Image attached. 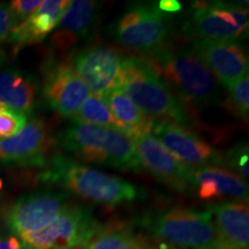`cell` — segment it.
Instances as JSON below:
<instances>
[{"label":"cell","mask_w":249,"mask_h":249,"mask_svg":"<svg viewBox=\"0 0 249 249\" xmlns=\"http://www.w3.org/2000/svg\"><path fill=\"white\" fill-rule=\"evenodd\" d=\"M120 89L155 120L179 124V126L191 124L182 103L142 58H124Z\"/></svg>","instance_id":"277c9868"},{"label":"cell","mask_w":249,"mask_h":249,"mask_svg":"<svg viewBox=\"0 0 249 249\" xmlns=\"http://www.w3.org/2000/svg\"><path fill=\"white\" fill-rule=\"evenodd\" d=\"M40 5L42 0H13L9 2L8 6L17 24H18L35 13Z\"/></svg>","instance_id":"4316f807"},{"label":"cell","mask_w":249,"mask_h":249,"mask_svg":"<svg viewBox=\"0 0 249 249\" xmlns=\"http://www.w3.org/2000/svg\"><path fill=\"white\" fill-rule=\"evenodd\" d=\"M141 58L182 104L201 105L217 98L216 77L192 51L161 45Z\"/></svg>","instance_id":"6da1fadb"},{"label":"cell","mask_w":249,"mask_h":249,"mask_svg":"<svg viewBox=\"0 0 249 249\" xmlns=\"http://www.w3.org/2000/svg\"><path fill=\"white\" fill-rule=\"evenodd\" d=\"M112 34L121 46L145 54L164 44L170 24L157 5L135 4L121 15Z\"/></svg>","instance_id":"52a82bcc"},{"label":"cell","mask_w":249,"mask_h":249,"mask_svg":"<svg viewBox=\"0 0 249 249\" xmlns=\"http://www.w3.org/2000/svg\"><path fill=\"white\" fill-rule=\"evenodd\" d=\"M187 22L194 38L235 40L248 29V11L226 2H195Z\"/></svg>","instance_id":"ba28073f"},{"label":"cell","mask_w":249,"mask_h":249,"mask_svg":"<svg viewBox=\"0 0 249 249\" xmlns=\"http://www.w3.org/2000/svg\"><path fill=\"white\" fill-rule=\"evenodd\" d=\"M42 179L62 186L86 200L107 205L142 200L145 196L144 188L64 156L52 158L49 167L42 174Z\"/></svg>","instance_id":"7a4b0ae2"},{"label":"cell","mask_w":249,"mask_h":249,"mask_svg":"<svg viewBox=\"0 0 249 249\" xmlns=\"http://www.w3.org/2000/svg\"><path fill=\"white\" fill-rule=\"evenodd\" d=\"M98 7L97 2L91 0L71 1L52 34L51 45L60 51H67L87 38L97 23Z\"/></svg>","instance_id":"e0dca14e"},{"label":"cell","mask_w":249,"mask_h":249,"mask_svg":"<svg viewBox=\"0 0 249 249\" xmlns=\"http://www.w3.org/2000/svg\"><path fill=\"white\" fill-rule=\"evenodd\" d=\"M43 95L58 114L73 118L91 95L70 61H49L44 70Z\"/></svg>","instance_id":"8fae6325"},{"label":"cell","mask_w":249,"mask_h":249,"mask_svg":"<svg viewBox=\"0 0 249 249\" xmlns=\"http://www.w3.org/2000/svg\"><path fill=\"white\" fill-rule=\"evenodd\" d=\"M0 107H1V105H0Z\"/></svg>","instance_id":"4dcf8cb0"},{"label":"cell","mask_w":249,"mask_h":249,"mask_svg":"<svg viewBox=\"0 0 249 249\" xmlns=\"http://www.w3.org/2000/svg\"><path fill=\"white\" fill-rule=\"evenodd\" d=\"M152 132L155 138L180 163L189 169L219 167L225 165L224 157L219 151L205 143L186 127L169 121L156 120Z\"/></svg>","instance_id":"30bf717a"},{"label":"cell","mask_w":249,"mask_h":249,"mask_svg":"<svg viewBox=\"0 0 249 249\" xmlns=\"http://www.w3.org/2000/svg\"><path fill=\"white\" fill-rule=\"evenodd\" d=\"M28 116L6 107H0V139L15 135L26 126Z\"/></svg>","instance_id":"d4e9b609"},{"label":"cell","mask_w":249,"mask_h":249,"mask_svg":"<svg viewBox=\"0 0 249 249\" xmlns=\"http://www.w3.org/2000/svg\"><path fill=\"white\" fill-rule=\"evenodd\" d=\"M81 249H154L147 239L135 234L128 226H99Z\"/></svg>","instance_id":"7402d4cb"},{"label":"cell","mask_w":249,"mask_h":249,"mask_svg":"<svg viewBox=\"0 0 249 249\" xmlns=\"http://www.w3.org/2000/svg\"><path fill=\"white\" fill-rule=\"evenodd\" d=\"M248 145L242 144L239 147L233 148L232 150L227 152V157L224 160L225 165L227 164L235 171V174L245 181H248L249 172H248Z\"/></svg>","instance_id":"484cf974"},{"label":"cell","mask_w":249,"mask_h":249,"mask_svg":"<svg viewBox=\"0 0 249 249\" xmlns=\"http://www.w3.org/2000/svg\"><path fill=\"white\" fill-rule=\"evenodd\" d=\"M140 225L179 249H216L217 234L210 211L170 209L140 218Z\"/></svg>","instance_id":"5b68a950"},{"label":"cell","mask_w":249,"mask_h":249,"mask_svg":"<svg viewBox=\"0 0 249 249\" xmlns=\"http://www.w3.org/2000/svg\"><path fill=\"white\" fill-rule=\"evenodd\" d=\"M74 123L117 128V121L101 96L90 95L73 118Z\"/></svg>","instance_id":"603a6c76"},{"label":"cell","mask_w":249,"mask_h":249,"mask_svg":"<svg viewBox=\"0 0 249 249\" xmlns=\"http://www.w3.org/2000/svg\"><path fill=\"white\" fill-rule=\"evenodd\" d=\"M70 194L59 191H38L20 197L6 214L8 229L18 238L35 233L53 222L68 204Z\"/></svg>","instance_id":"9c48e42d"},{"label":"cell","mask_w":249,"mask_h":249,"mask_svg":"<svg viewBox=\"0 0 249 249\" xmlns=\"http://www.w3.org/2000/svg\"><path fill=\"white\" fill-rule=\"evenodd\" d=\"M60 143L65 150L85 161L124 172L143 171L132 140L117 128L74 123L62 132Z\"/></svg>","instance_id":"3957f363"},{"label":"cell","mask_w":249,"mask_h":249,"mask_svg":"<svg viewBox=\"0 0 249 249\" xmlns=\"http://www.w3.org/2000/svg\"><path fill=\"white\" fill-rule=\"evenodd\" d=\"M230 90V105L235 114L247 119L249 110V79L245 75L227 88Z\"/></svg>","instance_id":"cb8c5ba5"},{"label":"cell","mask_w":249,"mask_h":249,"mask_svg":"<svg viewBox=\"0 0 249 249\" xmlns=\"http://www.w3.org/2000/svg\"><path fill=\"white\" fill-rule=\"evenodd\" d=\"M98 229L89 208L67 204L53 222L38 232L21 236L20 240L28 249H81Z\"/></svg>","instance_id":"8992f818"},{"label":"cell","mask_w":249,"mask_h":249,"mask_svg":"<svg viewBox=\"0 0 249 249\" xmlns=\"http://www.w3.org/2000/svg\"><path fill=\"white\" fill-rule=\"evenodd\" d=\"M54 144L49 124L34 118L18 134L0 139V164L38 166Z\"/></svg>","instance_id":"4fadbf2b"},{"label":"cell","mask_w":249,"mask_h":249,"mask_svg":"<svg viewBox=\"0 0 249 249\" xmlns=\"http://www.w3.org/2000/svg\"><path fill=\"white\" fill-rule=\"evenodd\" d=\"M191 189H195L202 200L236 198L247 201L248 186L238 174L220 167L191 169Z\"/></svg>","instance_id":"ac0fdd59"},{"label":"cell","mask_w":249,"mask_h":249,"mask_svg":"<svg viewBox=\"0 0 249 249\" xmlns=\"http://www.w3.org/2000/svg\"><path fill=\"white\" fill-rule=\"evenodd\" d=\"M101 97L107 103L112 116L116 119L117 129L130 140L152 132L156 120L147 116L123 90H111Z\"/></svg>","instance_id":"ffe728a7"},{"label":"cell","mask_w":249,"mask_h":249,"mask_svg":"<svg viewBox=\"0 0 249 249\" xmlns=\"http://www.w3.org/2000/svg\"><path fill=\"white\" fill-rule=\"evenodd\" d=\"M68 0H45L34 14L17 24L9 39L14 43L15 50L40 43L58 26L62 13L68 7Z\"/></svg>","instance_id":"d6986e66"},{"label":"cell","mask_w":249,"mask_h":249,"mask_svg":"<svg viewBox=\"0 0 249 249\" xmlns=\"http://www.w3.org/2000/svg\"><path fill=\"white\" fill-rule=\"evenodd\" d=\"M143 171H148L156 179L179 192L191 191V169L177 160L151 134L132 140Z\"/></svg>","instance_id":"9a60e30c"},{"label":"cell","mask_w":249,"mask_h":249,"mask_svg":"<svg viewBox=\"0 0 249 249\" xmlns=\"http://www.w3.org/2000/svg\"><path fill=\"white\" fill-rule=\"evenodd\" d=\"M192 48L193 53L226 88L248 75L247 52L235 40L193 38Z\"/></svg>","instance_id":"7c38bea8"},{"label":"cell","mask_w":249,"mask_h":249,"mask_svg":"<svg viewBox=\"0 0 249 249\" xmlns=\"http://www.w3.org/2000/svg\"><path fill=\"white\" fill-rule=\"evenodd\" d=\"M157 7L161 13L172 14L178 13V12L181 11L182 6L179 1H177V0H160V1L158 2Z\"/></svg>","instance_id":"f546056e"},{"label":"cell","mask_w":249,"mask_h":249,"mask_svg":"<svg viewBox=\"0 0 249 249\" xmlns=\"http://www.w3.org/2000/svg\"><path fill=\"white\" fill-rule=\"evenodd\" d=\"M123 60L113 50L93 46L81 51L73 59L74 70L93 95L102 96L120 89Z\"/></svg>","instance_id":"5bb4252c"},{"label":"cell","mask_w":249,"mask_h":249,"mask_svg":"<svg viewBox=\"0 0 249 249\" xmlns=\"http://www.w3.org/2000/svg\"><path fill=\"white\" fill-rule=\"evenodd\" d=\"M37 97V83L22 71H0V105L24 114L33 111Z\"/></svg>","instance_id":"44dd1931"},{"label":"cell","mask_w":249,"mask_h":249,"mask_svg":"<svg viewBox=\"0 0 249 249\" xmlns=\"http://www.w3.org/2000/svg\"><path fill=\"white\" fill-rule=\"evenodd\" d=\"M15 26H17V21L9 9V6L0 4V42L9 39V36Z\"/></svg>","instance_id":"83f0119b"},{"label":"cell","mask_w":249,"mask_h":249,"mask_svg":"<svg viewBox=\"0 0 249 249\" xmlns=\"http://www.w3.org/2000/svg\"><path fill=\"white\" fill-rule=\"evenodd\" d=\"M209 211L217 234L216 249H248L249 210L247 201L214 204Z\"/></svg>","instance_id":"2e32d148"},{"label":"cell","mask_w":249,"mask_h":249,"mask_svg":"<svg viewBox=\"0 0 249 249\" xmlns=\"http://www.w3.org/2000/svg\"><path fill=\"white\" fill-rule=\"evenodd\" d=\"M0 249H27L20 239L14 235L0 236Z\"/></svg>","instance_id":"f1b7e54d"}]
</instances>
